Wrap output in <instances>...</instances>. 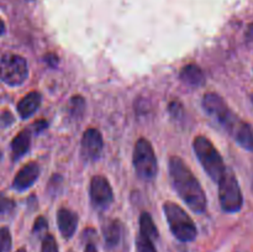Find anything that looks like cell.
Instances as JSON below:
<instances>
[{
	"mask_svg": "<svg viewBox=\"0 0 253 252\" xmlns=\"http://www.w3.org/2000/svg\"><path fill=\"white\" fill-rule=\"evenodd\" d=\"M163 211L170 232L175 239L182 242H190L197 239V226L182 207L173 202H166L163 204Z\"/></svg>",
	"mask_w": 253,
	"mask_h": 252,
	"instance_id": "277c9868",
	"label": "cell"
},
{
	"mask_svg": "<svg viewBox=\"0 0 253 252\" xmlns=\"http://www.w3.org/2000/svg\"><path fill=\"white\" fill-rule=\"evenodd\" d=\"M41 94L39 91H31L26 94L21 100L17 103V113L22 119H27L34 115L37 109L41 105Z\"/></svg>",
	"mask_w": 253,
	"mask_h": 252,
	"instance_id": "7c38bea8",
	"label": "cell"
},
{
	"mask_svg": "<svg viewBox=\"0 0 253 252\" xmlns=\"http://www.w3.org/2000/svg\"><path fill=\"white\" fill-rule=\"evenodd\" d=\"M41 252H58L57 242L52 235H46L42 240Z\"/></svg>",
	"mask_w": 253,
	"mask_h": 252,
	"instance_id": "ffe728a7",
	"label": "cell"
},
{
	"mask_svg": "<svg viewBox=\"0 0 253 252\" xmlns=\"http://www.w3.org/2000/svg\"><path fill=\"white\" fill-rule=\"evenodd\" d=\"M251 101H252V104H253V94H251Z\"/></svg>",
	"mask_w": 253,
	"mask_h": 252,
	"instance_id": "f546056e",
	"label": "cell"
},
{
	"mask_svg": "<svg viewBox=\"0 0 253 252\" xmlns=\"http://www.w3.org/2000/svg\"><path fill=\"white\" fill-rule=\"evenodd\" d=\"M11 249V235L7 227L0 229V252H9Z\"/></svg>",
	"mask_w": 253,
	"mask_h": 252,
	"instance_id": "d6986e66",
	"label": "cell"
},
{
	"mask_svg": "<svg viewBox=\"0 0 253 252\" xmlns=\"http://www.w3.org/2000/svg\"><path fill=\"white\" fill-rule=\"evenodd\" d=\"M16 252H26V251H25V249H20V250H17Z\"/></svg>",
	"mask_w": 253,
	"mask_h": 252,
	"instance_id": "f1b7e54d",
	"label": "cell"
},
{
	"mask_svg": "<svg viewBox=\"0 0 253 252\" xmlns=\"http://www.w3.org/2000/svg\"><path fill=\"white\" fill-rule=\"evenodd\" d=\"M69 252H74V251H69Z\"/></svg>",
	"mask_w": 253,
	"mask_h": 252,
	"instance_id": "1f68e13d",
	"label": "cell"
},
{
	"mask_svg": "<svg viewBox=\"0 0 253 252\" xmlns=\"http://www.w3.org/2000/svg\"><path fill=\"white\" fill-rule=\"evenodd\" d=\"M168 110H169L170 115L175 119H182L183 115H184V108H183V105L178 100L169 103Z\"/></svg>",
	"mask_w": 253,
	"mask_h": 252,
	"instance_id": "44dd1931",
	"label": "cell"
},
{
	"mask_svg": "<svg viewBox=\"0 0 253 252\" xmlns=\"http://www.w3.org/2000/svg\"><path fill=\"white\" fill-rule=\"evenodd\" d=\"M4 31H5V25L4 22H2V20L0 19V35L4 34Z\"/></svg>",
	"mask_w": 253,
	"mask_h": 252,
	"instance_id": "83f0119b",
	"label": "cell"
},
{
	"mask_svg": "<svg viewBox=\"0 0 253 252\" xmlns=\"http://www.w3.org/2000/svg\"><path fill=\"white\" fill-rule=\"evenodd\" d=\"M57 224L64 239H71L78 226V215L72 210L61 208L57 211Z\"/></svg>",
	"mask_w": 253,
	"mask_h": 252,
	"instance_id": "8fae6325",
	"label": "cell"
},
{
	"mask_svg": "<svg viewBox=\"0 0 253 252\" xmlns=\"http://www.w3.org/2000/svg\"><path fill=\"white\" fill-rule=\"evenodd\" d=\"M136 252H157V250L152 240L140 234L136 239Z\"/></svg>",
	"mask_w": 253,
	"mask_h": 252,
	"instance_id": "ac0fdd59",
	"label": "cell"
},
{
	"mask_svg": "<svg viewBox=\"0 0 253 252\" xmlns=\"http://www.w3.org/2000/svg\"><path fill=\"white\" fill-rule=\"evenodd\" d=\"M84 252H98V251H96V247L94 246V244L89 242V244H86Z\"/></svg>",
	"mask_w": 253,
	"mask_h": 252,
	"instance_id": "4316f807",
	"label": "cell"
},
{
	"mask_svg": "<svg viewBox=\"0 0 253 252\" xmlns=\"http://www.w3.org/2000/svg\"><path fill=\"white\" fill-rule=\"evenodd\" d=\"M168 169L173 188L183 202L193 211L199 214L204 212L208 207L207 195L187 163L178 156H172L168 161Z\"/></svg>",
	"mask_w": 253,
	"mask_h": 252,
	"instance_id": "7a4b0ae2",
	"label": "cell"
},
{
	"mask_svg": "<svg viewBox=\"0 0 253 252\" xmlns=\"http://www.w3.org/2000/svg\"><path fill=\"white\" fill-rule=\"evenodd\" d=\"M85 111V100L82 95H74L68 103V113L71 118L79 119Z\"/></svg>",
	"mask_w": 253,
	"mask_h": 252,
	"instance_id": "e0dca14e",
	"label": "cell"
},
{
	"mask_svg": "<svg viewBox=\"0 0 253 252\" xmlns=\"http://www.w3.org/2000/svg\"><path fill=\"white\" fill-rule=\"evenodd\" d=\"M203 108L242 148L253 152V127L236 115L219 94H205Z\"/></svg>",
	"mask_w": 253,
	"mask_h": 252,
	"instance_id": "6da1fadb",
	"label": "cell"
},
{
	"mask_svg": "<svg viewBox=\"0 0 253 252\" xmlns=\"http://www.w3.org/2000/svg\"><path fill=\"white\" fill-rule=\"evenodd\" d=\"M14 202L9 198L0 197V214H4V212L10 211V210L14 208Z\"/></svg>",
	"mask_w": 253,
	"mask_h": 252,
	"instance_id": "7402d4cb",
	"label": "cell"
},
{
	"mask_svg": "<svg viewBox=\"0 0 253 252\" xmlns=\"http://www.w3.org/2000/svg\"><path fill=\"white\" fill-rule=\"evenodd\" d=\"M104 141L100 131L96 128H88L84 131L81 142L82 157L85 161H96L103 151Z\"/></svg>",
	"mask_w": 253,
	"mask_h": 252,
	"instance_id": "9c48e42d",
	"label": "cell"
},
{
	"mask_svg": "<svg viewBox=\"0 0 253 252\" xmlns=\"http://www.w3.org/2000/svg\"><path fill=\"white\" fill-rule=\"evenodd\" d=\"M30 143H31V133H30V131H20V132L15 136V138L11 142L12 158H14V160H17V158L22 157V156L29 151Z\"/></svg>",
	"mask_w": 253,
	"mask_h": 252,
	"instance_id": "9a60e30c",
	"label": "cell"
},
{
	"mask_svg": "<svg viewBox=\"0 0 253 252\" xmlns=\"http://www.w3.org/2000/svg\"><path fill=\"white\" fill-rule=\"evenodd\" d=\"M193 148H194L195 155L208 175L214 182H219L220 178L224 175L225 170H226V166H225L221 155L212 145L211 141L205 136H197L193 141Z\"/></svg>",
	"mask_w": 253,
	"mask_h": 252,
	"instance_id": "3957f363",
	"label": "cell"
},
{
	"mask_svg": "<svg viewBox=\"0 0 253 252\" xmlns=\"http://www.w3.org/2000/svg\"><path fill=\"white\" fill-rule=\"evenodd\" d=\"M89 195L94 207L99 209H105L114 200V193L110 183L103 175H94L91 178Z\"/></svg>",
	"mask_w": 253,
	"mask_h": 252,
	"instance_id": "ba28073f",
	"label": "cell"
},
{
	"mask_svg": "<svg viewBox=\"0 0 253 252\" xmlns=\"http://www.w3.org/2000/svg\"><path fill=\"white\" fill-rule=\"evenodd\" d=\"M47 227H48V224H47L46 219H44L43 216H40V217H37L36 221H35L34 232H37V234H40V232L47 230Z\"/></svg>",
	"mask_w": 253,
	"mask_h": 252,
	"instance_id": "603a6c76",
	"label": "cell"
},
{
	"mask_svg": "<svg viewBox=\"0 0 253 252\" xmlns=\"http://www.w3.org/2000/svg\"><path fill=\"white\" fill-rule=\"evenodd\" d=\"M1 121L2 124L6 126V125H10V124L14 121V118H12V115L9 113V111H5V113L1 115Z\"/></svg>",
	"mask_w": 253,
	"mask_h": 252,
	"instance_id": "d4e9b609",
	"label": "cell"
},
{
	"mask_svg": "<svg viewBox=\"0 0 253 252\" xmlns=\"http://www.w3.org/2000/svg\"><path fill=\"white\" fill-rule=\"evenodd\" d=\"M133 168L136 174L143 180H152L158 173V163L155 151L148 140L141 137L135 143L133 148Z\"/></svg>",
	"mask_w": 253,
	"mask_h": 252,
	"instance_id": "5b68a950",
	"label": "cell"
},
{
	"mask_svg": "<svg viewBox=\"0 0 253 252\" xmlns=\"http://www.w3.org/2000/svg\"><path fill=\"white\" fill-rule=\"evenodd\" d=\"M44 59H46L47 63L49 64L51 67H56L58 64V57L53 53H48L44 56Z\"/></svg>",
	"mask_w": 253,
	"mask_h": 252,
	"instance_id": "cb8c5ba5",
	"label": "cell"
},
{
	"mask_svg": "<svg viewBox=\"0 0 253 252\" xmlns=\"http://www.w3.org/2000/svg\"><path fill=\"white\" fill-rule=\"evenodd\" d=\"M29 76V68L24 57L19 54H4L0 61V79L9 85L16 86L24 83Z\"/></svg>",
	"mask_w": 253,
	"mask_h": 252,
	"instance_id": "52a82bcc",
	"label": "cell"
},
{
	"mask_svg": "<svg viewBox=\"0 0 253 252\" xmlns=\"http://www.w3.org/2000/svg\"><path fill=\"white\" fill-rule=\"evenodd\" d=\"M0 158H1V153H0Z\"/></svg>",
	"mask_w": 253,
	"mask_h": 252,
	"instance_id": "4dcf8cb0",
	"label": "cell"
},
{
	"mask_svg": "<svg viewBox=\"0 0 253 252\" xmlns=\"http://www.w3.org/2000/svg\"><path fill=\"white\" fill-rule=\"evenodd\" d=\"M40 175V166L36 162H29L16 173L12 182L14 189L22 192V190L29 189L34 185V183L39 179Z\"/></svg>",
	"mask_w": 253,
	"mask_h": 252,
	"instance_id": "30bf717a",
	"label": "cell"
},
{
	"mask_svg": "<svg viewBox=\"0 0 253 252\" xmlns=\"http://www.w3.org/2000/svg\"><path fill=\"white\" fill-rule=\"evenodd\" d=\"M47 127V123L46 121H39V123H36L35 124V128H36V131H41V130H43V128H46Z\"/></svg>",
	"mask_w": 253,
	"mask_h": 252,
	"instance_id": "484cf974",
	"label": "cell"
},
{
	"mask_svg": "<svg viewBox=\"0 0 253 252\" xmlns=\"http://www.w3.org/2000/svg\"><path fill=\"white\" fill-rule=\"evenodd\" d=\"M140 234L152 241L158 239V230L148 212H142L140 216Z\"/></svg>",
	"mask_w": 253,
	"mask_h": 252,
	"instance_id": "2e32d148",
	"label": "cell"
},
{
	"mask_svg": "<svg viewBox=\"0 0 253 252\" xmlns=\"http://www.w3.org/2000/svg\"><path fill=\"white\" fill-rule=\"evenodd\" d=\"M121 234H123V226L119 220H109L103 226L104 240L109 247H115L120 242Z\"/></svg>",
	"mask_w": 253,
	"mask_h": 252,
	"instance_id": "5bb4252c",
	"label": "cell"
},
{
	"mask_svg": "<svg viewBox=\"0 0 253 252\" xmlns=\"http://www.w3.org/2000/svg\"><path fill=\"white\" fill-rule=\"evenodd\" d=\"M180 81L190 86H200L204 84L205 76L202 68L197 64H187L182 68L179 74Z\"/></svg>",
	"mask_w": 253,
	"mask_h": 252,
	"instance_id": "4fadbf2b",
	"label": "cell"
},
{
	"mask_svg": "<svg viewBox=\"0 0 253 252\" xmlns=\"http://www.w3.org/2000/svg\"><path fill=\"white\" fill-rule=\"evenodd\" d=\"M219 200L222 210L226 212H237L244 205V195L239 180L231 169L225 170L219 182Z\"/></svg>",
	"mask_w": 253,
	"mask_h": 252,
	"instance_id": "8992f818",
	"label": "cell"
}]
</instances>
